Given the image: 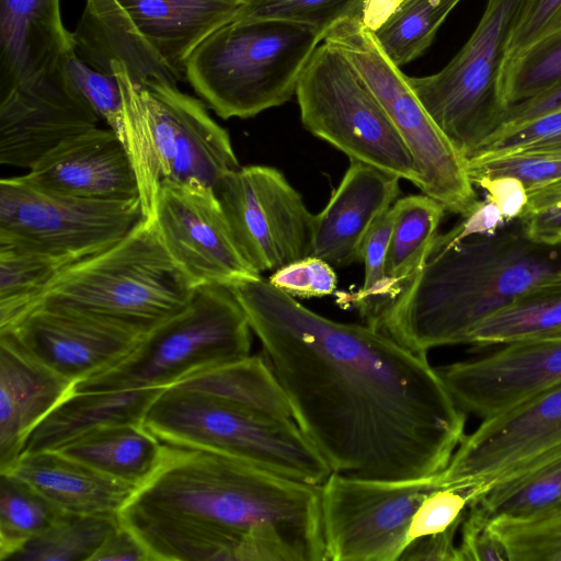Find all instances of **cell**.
Segmentation results:
<instances>
[{
    "instance_id": "6da1fadb",
    "label": "cell",
    "mask_w": 561,
    "mask_h": 561,
    "mask_svg": "<svg viewBox=\"0 0 561 561\" xmlns=\"http://www.w3.org/2000/svg\"><path fill=\"white\" fill-rule=\"evenodd\" d=\"M231 289L294 421L333 472L402 480L446 469L467 413L426 354L370 324L325 318L263 276Z\"/></svg>"
},
{
    "instance_id": "7a4b0ae2",
    "label": "cell",
    "mask_w": 561,
    "mask_h": 561,
    "mask_svg": "<svg viewBox=\"0 0 561 561\" xmlns=\"http://www.w3.org/2000/svg\"><path fill=\"white\" fill-rule=\"evenodd\" d=\"M151 561H325L320 485L165 444L118 513Z\"/></svg>"
},
{
    "instance_id": "3957f363",
    "label": "cell",
    "mask_w": 561,
    "mask_h": 561,
    "mask_svg": "<svg viewBox=\"0 0 561 561\" xmlns=\"http://www.w3.org/2000/svg\"><path fill=\"white\" fill-rule=\"evenodd\" d=\"M144 425L161 442L213 451L321 485L333 472L293 420L266 357H248L164 388Z\"/></svg>"
},
{
    "instance_id": "277c9868",
    "label": "cell",
    "mask_w": 561,
    "mask_h": 561,
    "mask_svg": "<svg viewBox=\"0 0 561 561\" xmlns=\"http://www.w3.org/2000/svg\"><path fill=\"white\" fill-rule=\"evenodd\" d=\"M561 279V244L512 229L457 239L438 233L412 278L373 327L410 350L463 344L481 321L529 288Z\"/></svg>"
},
{
    "instance_id": "5b68a950",
    "label": "cell",
    "mask_w": 561,
    "mask_h": 561,
    "mask_svg": "<svg viewBox=\"0 0 561 561\" xmlns=\"http://www.w3.org/2000/svg\"><path fill=\"white\" fill-rule=\"evenodd\" d=\"M111 68L123 94L125 148L137 173L144 217L152 218L162 181L215 188L240 167L229 134L204 102L176 84L136 83L122 62Z\"/></svg>"
},
{
    "instance_id": "8992f818",
    "label": "cell",
    "mask_w": 561,
    "mask_h": 561,
    "mask_svg": "<svg viewBox=\"0 0 561 561\" xmlns=\"http://www.w3.org/2000/svg\"><path fill=\"white\" fill-rule=\"evenodd\" d=\"M321 42L314 28L300 23L236 18L195 48L185 79L219 117L250 118L296 94Z\"/></svg>"
},
{
    "instance_id": "52a82bcc",
    "label": "cell",
    "mask_w": 561,
    "mask_h": 561,
    "mask_svg": "<svg viewBox=\"0 0 561 561\" xmlns=\"http://www.w3.org/2000/svg\"><path fill=\"white\" fill-rule=\"evenodd\" d=\"M195 287L142 218L117 242L70 265L42 301L79 309L146 335L182 310Z\"/></svg>"
},
{
    "instance_id": "ba28073f",
    "label": "cell",
    "mask_w": 561,
    "mask_h": 561,
    "mask_svg": "<svg viewBox=\"0 0 561 561\" xmlns=\"http://www.w3.org/2000/svg\"><path fill=\"white\" fill-rule=\"evenodd\" d=\"M252 332L231 287L197 286L182 310L151 329L121 363L77 382L73 392L164 389L248 357Z\"/></svg>"
},
{
    "instance_id": "9c48e42d",
    "label": "cell",
    "mask_w": 561,
    "mask_h": 561,
    "mask_svg": "<svg viewBox=\"0 0 561 561\" xmlns=\"http://www.w3.org/2000/svg\"><path fill=\"white\" fill-rule=\"evenodd\" d=\"M60 0H0V123L45 129L96 116L65 73Z\"/></svg>"
},
{
    "instance_id": "30bf717a",
    "label": "cell",
    "mask_w": 561,
    "mask_h": 561,
    "mask_svg": "<svg viewBox=\"0 0 561 561\" xmlns=\"http://www.w3.org/2000/svg\"><path fill=\"white\" fill-rule=\"evenodd\" d=\"M527 2L489 0L469 39L442 70L408 77L432 119L467 160L502 124L507 45Z\"/></svg>"
},
{
    "instance_id": "8fae6325",
    "label": "cell",
    "mask_w": 561,
    "mask_h": 561,
    "mask_svg": "<svg viewBox=\"0 0 561 561\" xmlns=\"http://www.w3.org/2000/svg\"><path fill=\"white\" fill-rule=\"evenodd\" d=\"M322 42L346 57L385 110L420 173L423 194L450 213L471 214L481 201L467 159L432 119L408 77L387 57L359 15L336 23Z\"/></svg>"
},
{
    "instance_id": "7c38bea8",
    "label": "cell",
    "mask_w": 561,
    "mask_h": 561,
    "mask_svg": "<svg viewBox=\"0 0 561 561\" xmlns=\"http://www.w3.org/2000/svg\"><path fill=\"white\" fill-rule=\"evenodd\" d=\"M300 119L313 136L350 160L374 165L420 187L413 159L385 110L346 57L322 42L296 89Z\"/></svg>"
},
{
    "instance_id": "4fadbf2b",
    "label": "cell",
    "mask_w": 561,
    "mask_h": 561,
    "mask_svg": "<svg viewBox=\"0 0 561 561\" xmlns=\"http://www.w3.org/2000/svg\"><path fill=\"white\" fill-rule=\"evenodd\" d=\"M440 473L387 480L332 472L320 485L325 561H398L413 515L440 488Z\"/></svg>"
},
{
    "instance_id": "5bb4252c",
    "label": "cell",
    "mask_w": 561,
    "mask_h": 561,
    "mask_svg": "<svg viewBox=\"0 0 561 561\" xmlns=\"http://www.w3.org/2000/svg\"><path fill=\"white\" fill-rule=\"evenodd\" d=\"M142 218L140 199L59 194L24 174L0 181V239L51 254L82 260L117 242Z\"/></svg>"
},
{
    "instance_id": "9a60e30c",
    "label": "cell",
    "mask_w": 561,
    "mask_h": 561,
    "mask_svg": "<svg viewBox=\"0 0 561 561\" xmlns=\"http://www.w3.org/2000/svg\"><path fill=\"white\" fill-rule=\"evenodd\" d=\"M215 192L239 250L259 273L311 255L313 215L279 170L239 167Z\"/></svg>"
},
{
    "instance_id": "2e32d148",
    "label": "cell",
    "mask_w": 561,
    "mask_h": 561,
    "mask_svg": "<svg viewBox=\"0 0 561 561\" xmlns=\"http://www.w3.org/2000/svg\"><path fill=\"white\" fill-rule=\"evenodd\" d=\"M559 449L561 382L482 420L440 473V486L471 489L474 500Z\"/></svg>"
},
{
    "instance_id": "e0dca14e",
    "label": "cell",
    "mask_w": 561,
    "mask_h": 561,
    "mask_svg": "<svg viewBox=\"0 0 561 561\" xmlns=\"http://www.w3.org/2000/svg\"><path fill=\"white\" fill-rule=\"evenodd\" d=\"M151 219L164 249L194 287H231L262 276L239 250L215 188L162 181Z\"/></svg>"
},
{
    "instance_id": "ac0fdd59",
    "label": "cell",
    "mask_w": 561,
    "mask_h": 561,
    "mask_svg": "<svg viewBox=\"0 0 561 561\" xmlns=\"http://www.w3.org/2000/svg\"><path fill=\"white\" fill-rule=\"evenodd\" d=\"M0 332L10 333L30 355L75 385L121 363L145 336L124 324L49 301L39 302Z\"/></svg>"
},
{
    "instance_id": "d6986e66",
    "label": "cell",
    "mask_w": 561,
    "mask_h": 561,
    "mask_svg": "<svg viewBox=\"0 0 561 561\" xmlns=\"http://www.w3.org/2000/svg\"><path fill=\"white\" fill-rule=\"evenodd\" d=\"M436 369L458 407L484 420L561 382V337L500 345Z\"/></svg>"
},
{
    "instance_id": "ffe728a7",
    "label": "cell",
    "mask_w": 561,
    "mask_h": 561,
    "mask_svg": "<svg viewBox=\"0 0 561 561\" xmlns=\"http://www.w3.org/2000/svg\"><path fill=\"white\" fill-rule=\"evenodd\" d=\"M24 176L47 191L80 198L140 199L133 161L111 128L98 126L66 139Z\"/></svg>"
},
{
    "instance_id": "44dd1931",
    "label": "cell",
    "mask_w": 561,
    "mask_h": 561,
    "mask_svg": "<svg viewBox=\"0 0 561 561\" xmlns=\"http://www.w3.org/2000/svg\"><path fill=\"white\" fill-rule=\"evenodd\" d=\"M350 161L330 201L312 221L311 255L333 267L362 261L367 237L400 194L399 176Z\"/></svg>"
},
{
    "instance_id": "7402d4cb",
    "label": "cell",
    "mask_w": 561,
    "mask_h": 561,
    "mask_svg": "<svg viewBox=\"0 0 561 561\" xmlns=\"http://www.w3.org/2000/svg\"><path fill=\"white\" fill-rule=\"evenodd\" d=\"M75 382L0 332V473L22 456L36 425L73 391Z\"/></svg>"
},
{
    "instance_id": "603a6c76",
    "label": "cell",
    "mask_w": 561,
    "mask_h": 561,
    "mask_svg": "<svg viewBox=\"0 0 561 561\" xmlns=\"http://www.w3.org/2000/svg\"><path fill=\"white\" fill-rule=\"evenodd\" d=\"M140 41L179 82L195 48L236 19L244 0H117Z\"/></svg>"
},
{
    "instance_id": "cb8c5ba5",
    "label": "cell",
    "mask_w": 561,
    "mask_h": 561,
    "mask_svg": "<svg viewBox=\"0 0 561 561\" xmlns=\"http://www.w3.org/2000/svg\"><path fill=\"white\" fill-rule=\"evenodd\" d=\"M10 473L68 514L118 515L137 490L57 450L23 454Z\"/></svg>"
},
{
    "instance_id": "d4e9b609",
    "label": "cell",
    "mask_w": 561,
    "mask_h": 561,
    "mask_svg": "<svg viewBox=\"0 0 561 561\" xmlns=\"http://www.w3.org/2000/svg\"><path fill=\"white\" fill-rule=\"evenodd\" d=\"M72 37L79 58L96 71L113 73L111 65L118 61L126 66L136 83L178 84L136 35L117 0H85Z\"/></svg>"
},
{
    "instance_id": "484cf974",
    "label": "cell",
    "mask_w": 561,
    "mask_h": 561,
    "mask_svg": "<svg viewBox=\"0 0 561 561\" xmlns=\"http://www.w3.org/2000/svg\"><path fill=\"white\" fill-rule=\"evenodd\" d=\"M162 390L72 391L32 431L23 454L58 450L71 440L104 426L144 424L150 405Z\"/></svg>"
},
{
    "instance_id": "4316f807",
    "label": "cell",
    "mask_w": 561,
    "mask_h": 561,
    "mask_svg": "<svg viewBox=\"0 0 561 561\" xmlns=\"http://www.w3.org/2000/svg\"><path fill=\"white\" fill-rule=\"evenodd\" d=\"M164 448L144 424H123L91 431L57 451L138 489L160 467Z\"/></svg>"
},
{
    "instance_id": "83f0119b",
    "label": "cell",
    "mask_w": 561,
    "mask_h": 561,
    "mask_svg": "<svg viewBox=\"0 0 561 561\" xmlns=\"http://www.w3.org/2000/svg\"><path fill=\"white\" fill-rule=\"evenodd\" d=\"M561 337V279L536 285L477 324L463 344L478 347Z\"/></svg>"
},
{
    "instance_id": "f1b7e54d",
    "label": "cell",
    "mask_w": 561,
    "mask_h": 561,
    "mask_svg": "<svg viewBox=\"0 0 561 561\" xmlns=\"http://www.w3.org/2000/svg\"><path fill=\"white\" fill-rule=\"evenodd\" d=\"M78 261L0 239V331L36 307L54 282Z\"/></svg>"
},
{
    "instance_id": "f546056e",
    "label": "cell",
    "mask_w": 561,
    "mask_h": 561,
    "mask_svg": "<svg viewBox=\"0 0 561 561\" xmlns=\"http://www.w3.org/2000/svg\"><path fill=\"white\" fill-rule=\"evenodd\" d=\"M469 507L489 522L561 512V449L493 484Z\"/></svg>"
},
{
    "instance_id": "4dcf8cb0",
    "label": "cell",
    "mask_w": 561,
    "mask_h": 561,
    "mask_svg": "<svg viewBox=\"0 0 561 561\" xmlns=\"http://www.w3.org/2000/svg\"><path fill=\"white\" fill-rule=\"evenodd\" d=\"M391 208L393 224L386 270L400 293L425 262L446 208L426 194L398 198Z\"/></svg>"
},
{
    "instance_id": "1f68e13d",
    "label": "cell",
    "mask_w": 561,
    "mask_h": 561,
    "mask_svg": "<svg viewBox=\"0 0 561 561\" xmlns=\"http://www.w3.org/2000/svg\"><path fill=\"white\" fill-rule=\"evenodd\" d=\"M119 526L118 515L67 513L8 560L91 561L105 539Z\"/></svg>"
},
{
    "instance_id": "d6a6232c",
    "label": "cell",
    "mask_w": 561,
    "mask_h": 561,
    "mask_svg": "<svg viewBox=\"0 0 561 561\" xmlns=\"http://www.w3.org/2000/svg\"><path fill=\"white\" fill-rule=\"evenodd\" d=\"M461 0H402L392 15L374 33L387 57L398 67L421 55L437 30Z\"/></svg>"
},
{
    "instance_id": "836d02e7",
    "label": "cell",
    "mask_w": 561,
    "mask_h": 561,
    "mask_svg": "<svg viewBox=\"0 0 561 561\" xmlns=\"http://www.w3.org/2000/svg\"><path fill=\"white\" fill-rule=\"evenodd\" d=\"M65 514L27 483L0 473V560H8Z\"/></svg>"
},
{
    "instance_id": "e575fe53",
    "label": "cell",
    "mask_w": 561,
    "mask_h": 561,
    "mask_svg": "<svg viewBox=\"0 0 561 561\" xmlns=\"http://www.w3.org/2000/svg\"><path fill=\"white\" fill-rule=\"evenodd\" d=\"M489 526L508 561H561V512L529 518L496 517Z\"/></svg>"
},
{
    "instance_id": "d590c367",
    "label": "cell",
    "mask_w": 561,
    "mask_h": 561,
    "mask_svg": "<svg viewBox=\"0 0 561 561\" xmlns=\"http://www.w3.org/2000/svg\"><path fill=\"white\" fill-rule=\"evenodd\" d=\"M561 84V36L542 43L506 61L502 96L507 106Z\"/></svg>"
},
{
    "instance_id": "8d00e7d4",
    "label": "cell",
    "mask_w": 561,
    "mask_h": 561,
    "mask_svg": "<svg viewBox=\"0 0 561 561\" xmlns=\"http://www.w3.org/2000/svg\"><path fill=\"white\" fill-rule=\"evenodd\" d=\"M392 224L393 211L390 208L366 239L362 254L364 283L350 299L370 325L399 294L386 270Z\"/></svg>"
},
{
    "instance_id": "74e56055",
    "label": "cell",
    "mask_w": 561,
    "mask_h": 561,
    "mask_svg": "<svg viewBox=\"0 0 561 561\" xmlns=\"http://www.w3.org/2000/svg\"><path fill=\"white\" fill-rule=\"evenodd\" d=\"M364 0H244L237 18L277 19L314 28L322 37L340 21L360 14Z\"/></svg>"
},
{
    "instance_id": "f35d334b",
    "label": "cell",
    "mask_w": 561,
    "mask_h": 561,
    "mask_svg": "<svg viewBox=\"0 0 561 561\" xmlns=\"http://www.w3.org/2000/svg\"><path fill=\"white\" fill-rule=\"evenodd\" d=\"M72 87L84 98L100 119H103L125 147L127 126L123 94L116 76L96 71L70 49L64 62Z\"/></svg>"
},
{
    "instance_id": "ab89813d",
    "label": "cell",
    "mask_w": 561,
    "mask_h": 561,
    "mask_svg": "<svg viewBox=\"0 0 561 561\" xmlns=\"http://www.w3.org/2000/svg\"><path fill=\"white\" fill-rule=\"evenodd\" d=\"M469 176L474 184L484 178L508 175L519 180L527 192L561 183V154L511 152L467 160Z\"/></svg>"
},
{
    "instance_id": "60d3db41",
    "label": "cell",
    "mask_w": 561,
    "mask_h": 561,
    "mask_svg": "<svg viewBox=\"0 0 561 561\" xmlns=\"http://www.w3.org/2000/svg\"><path fill=\"white\" fill-rule=\"evenodd\" d=\"M472 500V490L462 486H440L428 493L413 515L409 543L461 525Z\"/></svg>"
},
{
    "instance_id": "b9f144b4",
    "label": "cell",
    "mask_w": 561,
    "mask_h": 561,
    "mask_svg": "<svg viewBox=\"0 0 561 561\" xmlns=\"http://www.w3.org/2000/svg\"><path fill=\"white\" fill-rule=\"evenodd\" d=\"M558 36H561V0H528L511 34L506 61Z\"/></svg>"
},
{
    "instance_id": "7bdbcfd3",
    "label": "cell",
    "mask_w": 561,
    "mask_h": 561,
    "mask_svg": "<svg viewBox=\"0 0 561 561\" xmlns=\"http://www.w3.org/2000/svg\"><path fill=\"white\" fill-rule=\"evenodd\" d=\"M272 285L293 297H323L334 293L337 276L327 261L309 255L272 272Z\"/></svg>"
},
{
    "instance_id": "ee69618b",
    "label": "cell",
    "mask_w": 561,
    "mask_h": 561,
    "mask_svg": "<svg viewBox=\"0 0 561 561\" xmlns=\"http://www.w3.org/2000/svg\"><path fill=\"white\" fill-rule=\"evenodd\" d=\"M459 561H508L506 552L492 533L489 520L468 507L461 523Z\"/></svg>"
},
{
    "instance_id": "f6af8a7d",
    "label": "cell",
    "mask_w": 561,
    "mask_h": 561,
    "mask_svg": "<svg viewBox=\"0 0 561 561\" xmlns=\"http://www.w3.org/2000/svg\"><path fill=\"white\" fill-rule=\"evenodd\" d=\"M486 192L488 201L492 202L506 221L518 219L527 206V191L516 178L502 175L484 178L474 182Z\"/></svg>"
},
{
    "instance_id": "bcb514c9",
    "label": "cell",
    "mask_w": 561,
    "mask_h": 561,
    "mask_svg": "<svg viewBox=\"0 0 561 561\" xmlns=\"http://www.w3.org/2000/svg\"><path fill=\"white\" fill-rule=\"evenodd\" d=\"M461 525L448 530L417 538L411 541L402 554L400 561H459L458 546L455 537Z\"/></svg>"
},
{
    "instance_id": "7dc6e473",
    "label": "cell",
    "mask_w": 561,
    "mask_h": 561,
    "mask_svg": "<svg viewBox=\"0 0 561 561\" xmlns=\"http://www.w3.org/2000/svg\"><path fill=\"white\" fill-rule=\"evenodd\" d=\"M516 220L533 241L548 245L561 244V199Z\"/></svg>"
},
{
    "instance_id": "c3c4849f",
    "label": "cell",
    "mask_w": 561,
    "mask_h": 561,
    "mask_svg": "<svg viewBox=\"0 0 561 561\" xmlns=\"http://www.w3.org/2000/svg\"><path fill=\"white\" fill-rule=\"evenodd\" d=\"M557 111H561V84L534 98L507 106L497 130L517 126Z\"/></svg>"
},
{
    "instance_id": "681fc988",
    "label": "cell",
    "mask_w": 561,
    "mask_h": 561,
    "mask_svg": "<svg viewBox=\"0 0 561 561\" xmlns=\"http://www.w3.org/2000/svg\"><path fill=\"white\" fill-rule=\"evenodd\" d=\"M151 561L138 539L122 524L95 552L91 561Z\"/></svg>"
},
{
    "instance_id": "f907efd6",
    "label": "cell",
    "mask_w": 561,
    "mask_h": 561,
    "mask_svg": "<svg viewBox=\"0 0 561 561\" xmlns=\"http://www.w3.org/2000/svg\"><path fill=\"white\" fill-rule=\"evenodd\" d=\"M462 218L449 230L457 239L493 233L506 221L500 209L488 199L480 202L471 214Z\"/></svg>"
},
{
    "instance_id": "816d5d0a",
    "label": "cell",
    "mask_w": 561,
    "mask_h": 561,
    "mask_svg": "<svg viewBox=\"0 0 561 561\" xmlns=\"http://www.w3.org/2000/svg\"><path fill=\"white\" fill-rule=\"evenodd\" d=\"M402 0H364L359 18L370 31L378 30L397 10Z\"/></svg>"
},
{
    "instance_id": "f5cc1de1",
    "label": "cell",
    "mask_w": 561,
    "mask_h": 561,
    "mask_svg": "<svg viewBox=\"0 0 561 561\" xmlns=\"http://www.w3.org/2000/svg\"><path fill=\"white\" fill-rule=\"evenodd\" d=\"M515 152H537L561 154V131L552 137L540 140ZM511 153V152H510Z\"/></svg>"
}]
</instances>
